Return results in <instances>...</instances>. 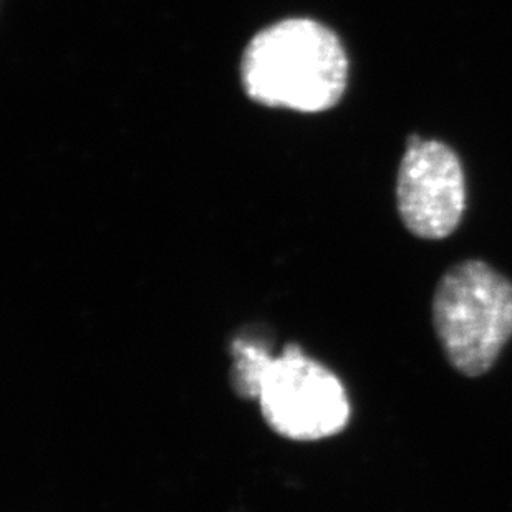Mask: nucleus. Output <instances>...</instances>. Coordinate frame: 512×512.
Segmentation results:
<instances>
[{"instance_id":"obj_1","label":"nucleus","mask_w":512,"mask_h":512,"mask_svg":"<svg viewBox=\"0 0 512 512\" xmlns=\"http://www.w3.org/2000/svg\"><path fill=\"white\" fill-rule=\"evenodd\" d=\"M242 85L254 102L319 113L340 102L348 60L339 37L310 19L282 20L247 45Z\"/></svg>"},{"instance_id":"obj_2","label":"nucleus","mask_w":512,"mask_h":512,"mask_svg":"<svg viewBox=\"0 0 512 512\" xmlns=\"http://www.w3.org/2000/svg\"><path fill=\"white\" fill-rule=\"evenodd\" d=\"M433 320L451 365L481 377L512 337V282L486 262H461L436 287Z\"/></svg>"},{"instance_id":"obj_3","label":"nucleus","mask_w":512,"mask_h":512,"mask_svg":"<svg viewBox=\"0 0 512 512\" xmlns=\"http://www.w3.org/2000/svg\"><path fill=\"white\" fill-rule=\"evenodd\" d=\"M256 400L272 430L295 441L337 435L350 418V401L337 375L294 345L267 363Z\"/></svg>"},{"instance_id":"obj_4","label":"nucleus","mask_w":512,"mask_h":512,"mask_svg":"<svg viewBox=\"0 0 512 512\" xmlns=\"http://www.w3.org/2000/svg\"><path fill=\"white\" fill-rule=\"evenodd\" d=\"M398 211L408 231L423 239H445L466 208L461 161L445 143L410 136L397 183Z\"/></svg>"},{"instance_id":"obj_5","label":"nucleus","mask_w":512,"mask_h":512,"mask_svg":"<svg viewBox=\"0 0 512 512\" xmlns=\"http://www.w3.org/2000/svg\"><path fill=\"white\" fill-rule=\"evenodd\" d=\"M272 357L274 355L262 342L252 339L234 340L231 383L239 397H257V388Z\"/></svg>"}]
</instances>
